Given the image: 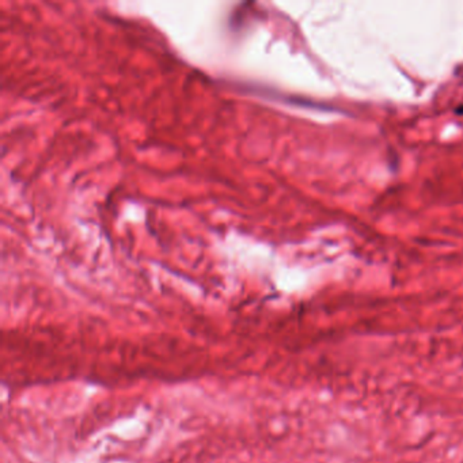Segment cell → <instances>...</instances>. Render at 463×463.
I'll list each match as a JSON object with an SVG mask.
<instances>
[]
</instances>
